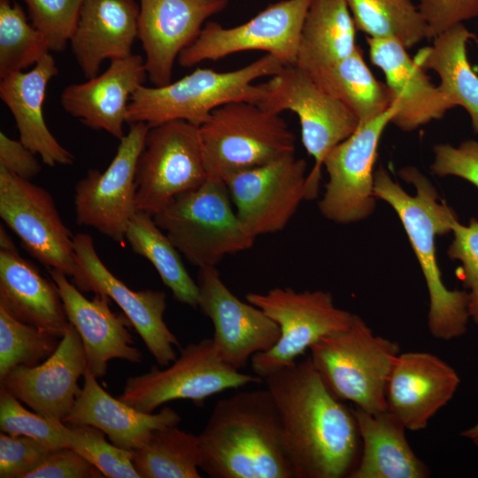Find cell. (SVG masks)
Wrapping results in <instances>:
<instances>
[{"mask_svg": "<svg viewBox=\"0 0 478 478\" xmlns=\"http://www.w3.org/2000/svg\"><path fill=\"white\" fill-rule=\"evenodd\" d=\"M264 382L278 412L294 478L349 477L360 455L357 421L310 358L271 373Z\"/></svg>", "mask_w": 478, "mask_h": 478, "instance_id": "obj_1", "label": "cell"}, {"mask_svg": "<svg viewBox=\"0 0 478 478\" xmlns=\"http://www.w3.org/2000/svg\"><path fill=\"white\" fill-rule=\"evenodd\" d=\"M453 239L448 256L461 263L464 286L469 289L468 312L478 326V220L472 218L467 225L456 220L451 227Z\"/></svg>", "mask_w": 478, "mask_h": 478, "instance_id": "obj_41", "label": "cell"}, {"mask_svg": "<svg viewBox=\"0 0 478 478\" xmlns=\"http://www.w3.org/2000/svg\"><path fill=\"white\" fill-rule=\"evenodd\" d=\"M357 30L370 38L392 39L410 49L432 38L411 0H345Z\"/></svg>", "mask_w": 478, "mask_h": 478, "instance_id": "obj_35", "label": "cell"}, {"mask_svg": "<svg viewBox=\"0 0 478 478\" xmlns=\"http://www.w3.org/2000/svg\"><path fill=\"white\" fill-rule=\"evenodd\" d=\"M310 75L320 88L347 105L358 119L359 125L391 107L386 83L373 74L358 46L342 61Z\"/></svg>", "mask_w": 478, "mask_h": 478, "instance_id": "obj_32", "label": "cell"}, {"mask_svg": "<svg viewBox=\"0 0 478 478\" xmlns=\"http://www.w3.org/2000/svg\"><path fill=\"white\" fill-rule=\"evenodd\" d=\"M399 175L415 187L414 196L393 181L383 166L374 172V196L397 214L420 264L429 296L430 334L440 340L459 337L466 332L470 319L467 292L451 290L443 284L435 244L436 235L451 232L457 216L445 203L439 202L436 188L416 167H404Z\"/></svg>", "mask_w": 478, "mask_h": 478, "instance_id": "obj_3", "label": "cell"}, {"mask_svg": "<svg viewBox=\"0 0 478 478\" xmlns=\"http://www.w3.org/2000/svg\"><path fill=\"white\" fill-rule=\"evenodd\" d=\"M461 436L470 440L474 444L478 446V422L474 426L461 432Z\"/></svg>", "mask_w": 478, "mask_h": 478, "instance_id": "obj_48", "label": "cell"}, {"mask_svg": "<svg viewBox=\"0 0 478 478\" xmlns=\"http://www.w3.org/2000/svg\"><path fill=\"white\" fill-rule=\"evenodd\" d=\"M61 337L16 320L0 306V379L18 366L42 363L55 351Z\"/></svg>", "mask_w": 478, "mask_h": 478, "instance_id": "obj_37", "label": "cell"}, {"mask_svg": "<svg viewBox=\"0 0 478 478\" xmlns=\"http://www.w3.org/2000/svg\"><path fill=\"white\" fill-rule=\"evenodd\" d=\"M227 4L228 0H140L137 38L155 87L172 81L180 53L197 40L204 21Z\"/></svg>", "mask_w": 478, "mask_h": 478, "instance_id": "obj_19", "label": "cell"}, {"mask_svg": "<svg viewBox=\"0 0 478 478\" xmlns=\"http://www.w3.org/2000/svg\"><path fill=\"white\" fill-rule=\"evenodd\" d=\"M104 474L70 447L54 449L26 478H102Z\"/></svg>", "mask_w": 478, "mask_h": 478, "instance_id": "obj_45", "label": "cell"}, {"mask_svg": "<svg viewBox=\"0 0 478 478\" xmlns=\"http://www.w3.org/2000/svg\"><path fill=\"white\" fill-rule=\"evenodd\" d=\"M263 84L265 95L257 104L275 113L291 111L298 117L303 145L314 159L306 186L307 198L313 199L326 155L357 130L359 120L347 105L296 65L285 66Z\"/></svg>", "mask_w": 478, "mask_h": 478, "instance_id": "obj_8", "label": "cell"}, {"mask_svg": "<svg viewBox=\"0 0 478 478\" xmlns=\"http://www.w3.org/2000/svg\"><path fill=\"white\" fill-rule=\"evenodd\" d=\"M50 274L58 287L69 323L81 336L87 368L95 377H104L108 362L113 358L134 364L142 362V352L134 346L127 329L131 323L125 315L111 310L109 297L95 294L88 299L64 273L50 269Z\"/></svg>", "mask_w": 478, "mask_h": 478, "instance_id": "obj_21", "label": "cell"}, {"mask_svg": "<svg viewBox=\"0 0 478 478\" xmlns=\"http://www.w3.org/2000/svg\"><path fill=\"white\" fill-rule=\"evenodd\" d=\"M125 240L135 253L151 263L177 302L198 308L197 281L190 276L179 251L157 225L152 215L136 212L128 223Z\"/></svg>", "mask_w": 478, "mask_h": 478, "instance_id": "obj_33", "label": "cell"}, {"mask_svg": "<svg viewBox=\"0 0 478 478\" xmlns=\"http://www.w3.org/2000/svg\"><path fill=\"white\" fill-rule=\"evenodd\" d=\"M245 298L271 318L281 332L272 348L251 359L253 373L263 380L295 363L322 337L349 327L354 317L336 307L331 293L324 290L274 288L266 293H248Z\"/></svg>", "mask_w": 478, "mask_h": 478, "instance_id": "obj_10", "label": "cell"}, {"mask_svg": "<svg viewBox=\"0 0 478 478\" xmlns=\"http://www.w3.org/2000/svg\"><path fill=\"white\" fill-rule=\"evenodd\" d=\"M87 369L81 336L73 325L55 351L34 366H18L0 379V385L39 414L64 420L81 389L79 379Z\"/></svg>", "mask_w": 478, "mask_h": 478, "instance_id": "obj_20", "label": "cell"}, {"mask_svg": "<svg viewBox=\"0 0 478 478\" xmlns=\"http://www.w3.org/2000/svg\"><path fill=\"white\" fill-rule=\"evenodd\" d=\"M116 154L101 173L90 169L74 186L73 206L78 226L97 230L114 242L125 240L136 209L135 166L150 126L129 124Z\"/></svg>", "mask_w": 478, "mask_h": 478, "instance_id": "obj_13", "label": "cell"}, {"mask_svg": "<svg viewBox=\"0 0 478 478\" xmlns=\"http://www.w3.org/2000/svg\"><path fill=\"white\" fill-rule=\"evenodd\" d=\"M207 177L199 126L173 120L150 127L135 166L137 212L153 216Z\"/></svg>", "mask_w": 478, "mask_h": 478, "instance_id": "obj_11", "label": "cell"}, {"mask_svg": "<svg viewBox=\"0 0 478 478\" xmlns=\"http://www.w3.org/2000/svg\"><path fill=\"white\" fill-rule=\"evenodd\" d=\"M474 37L459 24L434 37L432 45L420 50L413 59L424 70L437 73L439 88L455 106H462L468 112L478 135V75L466 55V43Z\"/></svg>", "mask_w": 478, "mask_h": 478, "instance_id": "obj_31", "label": "cell"}, {"mask_svg": "<svg viewBox=\"0 0 478 478\" xmlns=\"http://www.w3.org/2000/svg\"><path fill=\"white\" fill-rule=\"evenodd\" d=\"M0 306L21 322L60 336L70 325L55 282L18 251H0Z\"/></svg>", "mask_w": 478, "mask_h": 478, "instance_id": "obj_28", "label": "cell"}, {"mask_svg": "<svg viewBox=\"0 0 478 478\" xmlns=\"http://www.w3.org/2000/svg\"><path fill=\"white\" fill-rule=\"evenodd\" d=\"M0 248L3 251H18L11 236L4 228L3 225L0 226Z\"/></svg>", "mask_w": 478, "mask_h": 478, "instance_id": "obj_47", "label": "cell"}, {"mask_svg": "<svg viewBox=\"0 0 478 478\" xmlns=\"http://www.w3.org/2000/svg\"><path fill=\"white\" fill-rule=\"evenodd\" d=\"M50 51L48 40L27 22L22 7L0 0V78L35 66Z\"/></svg>", "mask_w": 478, "mask_h": 478, "instance_id": "obj_36", "label": "cell"}, {"mask_svg": "<svg viewBox=\"0 0 478 478\" xmlns=\"http://www.w3.org/2000/svg\"><path fill=\"white\" fill-rule=\"evenodd\" d=\"M199 131L207 173L223 181L296 149V137L281 114L251 101L218 107Z\"/></svg>", "mask_w": 478, "mask_h": 478, "instance_id": "obj_7", "label": "cell"}, {"mask_svg": "<svg viewBox=\"0 0 478 478\" xmlns=\"http://www.w3.org/2000/svg\"><path fill=\"white\" fill-rule=\"evenodd\" d=\"M362 445L349 478H426L428 466L416 456L405 436L406 428L389 410L372 413L352 409Z\"/></svg>", "mask_w": 478, "mask_h": 478, "instance_id": "obj_29", "label": "cell"}, {"mask_svg": "<svg viewBox=\"0 0 478 478\" xmlns=\"http://www.w3.org/2000/svg\"><path fill=\"white\" fill-rule=\"evenodd\" d=\"M284 64L266 54L251 64L230 72L197 68L181 79L161 87H139L130 98L127 123L143 122L150 127L173 120L201 126L218 107L234 101L258 103L264 84L253 81L277 74Z\"/></svg>", "mask_w": 478, "mask_h": 478, "instance_id": "obj_4", "label": "cell"}, {"mask_svg": "<svg viewBox=\"0 0 478 478\" xmlns=\"http://www.w3.org/2000/svg\"><path fill=\"white\" fill-rule=\"evenodd\" d=\"M0 167L29 181L36 177L42 170L35 154L20 140L12 139L4 132L0 133Z\"/></svg>", "mask_w": 478, "mask_h": 478, "instance_id": "obj_46", "label": "cell"}, {"mask_svg": "<svg viewBox=\"0 0 478 478\" xmlns=\"http://www.w3.org/2000/svg\"><path fill=\"white\" fill-rule=\"evenodd\" d=\"M197 436L200 469L211 478H294L266 388L220 399Z\"/></svg>", "mask_w": 478, "mask_h": 478, "instance_id": "obj_2", "label": "cell"}, {"mask_svg": "<svg viewBox=\"0 0 478 478\" xmlns=\"http://www.w3.org/2000/svg\"><path fill=\"white\" fill-rule=\"evenodd\" d=\"M395 112L393 107L359 125L332 148L323 160L328 181L319 202L321 214L340 224L357 222L374 211V166L380 139Z\"/></svg>", "mask_w": 478, "mask_h": 478, "instance_id": "obj_15", "label": "cell"}, {"mask_svg": "<svg viewBox=\"0 0 478 478\" xmlns=\"http://www.w3.org/2000/svg\"><path fill=\"white\" fill-rule=\"evenodd\" d=\"M356 26L345 0H312L301 31L296 66L310 74L354 52Z\"/></svg>", "mask_w": 478, "mask_h": 478, "instance_id": "obj_30", "label": "cell"}, {"mask_svg": "<svg viewBox=\"0 0 478 478\" xmlns=\"http://www.w3.org/2000/svg\"><path fill=\"white\" fill-rule=\"evenodd\" d=\"M83 377V386L63 421L93 426L102 430L118 447L134 451L142 446L154 430L177 426L181 420L171 407L148 413L112 397L88 368Z\"/></svg>", "mask_w": 478, "mask_h": 478, "instance_id": "obj_26", "label": "cell"}, {"mask_svg": "<svg viewBox=\"0 0 478 478\" xmlns=\"http://www.w3.org/2000/svg\"><path fill=\"white\" fill-rule=\"evenodd\" d=\"M66 425L69 447L96 467L104 477L140 478L132 462V451L110 443L105 439L106 435L93 426Z\"/></svg>", "mask_w": 478, "mask_h": 478, "instance_id": "obj_38", "label": "cell"}, {"mask_svg": "<svg viewBox=\"0 0 478 478\" xmlns=\"http://www.w3.org/2000/svg\"><path fill=\"white\" fill-rule=\"evenodd\" d=\"M431 37L478 16V0H419Z\"/></svg>", "mask_w": 478, "mask_h": 478, "instance_id": "obj_44", "label": "cell"}, {"mask_svg": "<svg viewBox=\"0 0 478 478\" xmlns=\"http://www.w3.org/2000/svg\"><path fill=\"white\" fill-rule=\"evenodd\" d=\"M307 165L295 151L225 180L243 225L256 238L284 229L306 199Z\"/></svg>", "mask_w": 478, "mask_h": 478, "instance_id": "obj_14", "label": "cell"}, {"mask_svg": "<svg viewBox=\"0 0 478 478\" xmlns=\"http://www.w3.org/2000/svg\"><path fill=\"white\" fill-rule=\"evenodd\" d=\"M459 383L457 372L437 356L420 351L399 353L387 382V410L406 429L422 430L453 397Z\"/></svg>", "mask_w": 478, "mask_h": 478, "instance_id": "obj_22", "label": "cell"}, {"mask_svg": "<svg viewBox=\"0 0 478 478\" xmlns=\"http://www.w3.org/2000/svg\"><path fill=\"white\" fill-rule=\"evenodd\" d=\"M310 351L313 367L336 398L372 413L387 410V382L400 353L397 342L374 335L354 314L349 327L322 337Z\"/></svg>", "mask_w": 478, "mask_h": 478, "instance_id": "obj_5", "label": "cell"}, {"mask_svg": "<svg viewBox=\"0 0 478 478\" xmlns=\"http://www.w3.org/2000/svg\"><path fill=\"white\" fill-rule=\"evenodd\" d=\"M263 378L233 368L220 357L212 338H204L181 349L166 366H152L145 374L130 376L118 398L135 409L151 413L163 404L187 399L197 406L210 397Z\"/></svg>", "mask_w": 478, "mask_h": 478, "instance_id": "obj_9", "label": "cell"}, {"mask_svg": "<svg viewBox=\"0 0 478 478\" xmlns=\"http://www.w3.org/2000/svg\"><path fill=\"white\" fill-rule=\"evenodd\" d=\"M139 13L135 0L83 1L70 43L85 78L96 76L104 60L133 54Z\"/></svg>", "mask_w": 478, "mask_h": 478, "instance_id": "obj_25", "label": "cell"}, {"mask_svg": "<svg viewBox=\"0 0 478 478\" xmlns=\"http://www.w3.org/2000/svg\"><path fill=\"white\" fill-rule=\"evenodd\" d=\"M179 252L198 268L251 249L256 240L243 225L226 183L209 176L153 215Z\"/></svg>", "mask_w": 478, "mask_h": 478, "instance_id": "obj_6", "label": "cell"}, {"mask_svg": "<svg viewBox=\"0 0 478 478\" xmlns=\"http://www.w3.org/2000/svg\"><path fill=\"white\" fill-rule=\"evenodd\" d=\"M22 402L0 385V429L13 436H26L52 447H69L68 426L60 420L26 409Z\"/></svg>", "mask_w": 478, "mask_h": 478, "instance_id": "obj_39", "label": "cell"}, {"mask_svg": "<svg viewBox=\"0 0 478 478\" xmlns=\"http://www.w3.org/2000/svg\"><path fill=\"white\" fill-rule=\"evenodd\" d=\"M75 266L72 282L81 292L104 294L128 319L159 366L176 359L179 341L164 321L166 295L160 290H133L118 279L99 258L90 235L73 236Z\"/></svg>", "mask_w": 478, "mask_h": 478, "instance_id": "obj_16", "label": "cell"}, {"mask_svg": "<svg viewBox=\"0 0 478 478\" xmlns=\"http://www.w3.org/2000/svg\"><path fill=\"white\" fill-rule=\"evenodd\" d=\"M58 73L48 53L32 70L10 73L0 81V97L15 120L20 142L49 166L72 165L75 159L51 134L42 114L48 83Z\"/></svg>", "mask_w": 478, "mask_h": 478, "instance_id": "obj_27", "label": "cell"}, {"mask_svg": "<svg viewBox=\"0 0 478 478\" xmlns=\"http://www.w3.org/2000/svg\"><path fill=\"white\" fill-rule=\"evenodd\" d=\"M312 1H279L249 21L229 28L207 22L197 40L180 53L178 64L191 67L237 52L261 50L276 57L284 66L296 65L302 27Z\"/></svg>", "mask_w": 478, "mask_h": 478, "instance_id": "obj_12", "label": "cell"}, {"mask_svg": "<svg viewBox=\"0 0 478 478\" xmlns=\"http://www.w3.org/2000/svg\"><path fill=\"white\" fill-rule=\"evenodd\" d=\"M132 462L140 478H200L198 436L177 426L156 429L132 451Z\"/></svg>", "mask_w": 478, "mask_h": 478, "instance_id": "obj_34", "label": "cell"}, {"mask_svg": "<svg viewBox=\"0 0 478 478\" xmlns=\"http://www.w3.org/2000/svg\"><path fill=\"white\" fill-rule=\"evenodd\" d=\"M147 76L141 55L112 60L103 73L66 87L60 96L61 105L87 127L120 140L126 135L123 127L130 98Z\"/></svg>", "mask_w": 478, "mask_h": 478, "instance_id": "obj_24", "label": "cell"}, {"mask_svg": "<svg viewBox=\"0 0 478 478\" xmlns=\"http://www.w3.org/2000/svg\"><path fill=\"white\" fill-rule=\"evenodd\" d=\"M0 217L32 257L72 277L73 236L48 190L0 167Z\"/></svg>", "mask_w": 478, "mask_h": 478, "instance_id": "obj_17", "label": "cell"}, {"mask_svg": "<svg viewBox=\"0 0 478 478\" xmlns=\"http://www.w3.org/2000/svg\"><path fill=\"white\" fill-rule=\"evenodd\" d=\"M371 63L385 76L395 112L390 123L405 132L442 119L455 107L451 100L434 85L399 42L367 37Z\"/></svg>", "mask_w": 478, "mask_h": 478, "instance_id": "obj_23", "label": "cell"}, {"mask_svg": "<svg viewBox=\"0 0 478 478\" xmlns=\"http://www.w3.org/2000/svg\"><path fill=\"white\" fill-rule=\"evenodd\" d=\"M55 447L26 436L0 433V477L26 478Z\"/></svg>", "mask_w": 478, "mask_h": 478, "instance_id": "obj_42", "label": "cell"}, {"mask_svg": "<svg viewBox=\"0 0 478 478\" xmlns=\"http://www.w3.org/2000/svg\"><path fill=\"white\" fill-rule=\"evenodd\" d=\"M198 308L213 325V342L222 359L236 370L272 348L280 338L278 325L260 308L239 299L222 281L216 266L199 268Z\"/></svg>", "mask_w": 478, "mask_h": 478, "instance_id": "obj_18", "label": "cell"}, {"mask_svg": "<svg viewBox=\"0 0 478 478\" xmlns=\"http://www.w3.org/2000/svg\"><path fill=\"white\" fill-rule=\"evenodd\" d=\"M433 152L430 170L434 174L459 177L478 189V141L466 140L458 146L438 143Z\"/></svg>", "mask_w": 478, "mask_h": 478, "instance_id": "obj_43", "label": "cell"}, {"mask_svg": "<svg viewBox=\"0 0 478 478\" xmlns=\"http://www.w3.org/2000/svg\"><path fill=\"white\" fill-rule=\"evenodd\" d=\"M32 25L48 40L50 50L63 51L70 42L84 0H23Z\"/></svg>", "mask_w": 478, "mask_h": 478, "instance_id": "obj_40", "label": "cell"}]
</instances>
